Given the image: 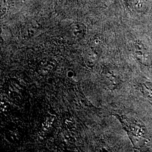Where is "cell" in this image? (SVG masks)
Returning a JSON list of instances; mask_svg holds the SVG:
<instances>
[{
	"label": "cell",
	"mask_w": 152,
	"mask_h": 152,
	"mask_svg": "<svg viewBox=\"0 0 152 152\" xmlns=\"http://www.w3.org/2000/svg\"><path fill=\"white\" fill-rule=\"evenodd\" d=\"M70 36L75 39H81L86 33V27L81 23H75L69 29Z\"/></svg>",
	"instance_id": "3957f363"
},
{
	"label": "cell",
	"mask_w": 152,
	"mask_h": 152,
	"mask_svg": "<svg viewBox=\"0 0 152 152\" xmlns=\"http://www.w3.org/2000/svg\"><path fill=\"white\" fill-rule=\"evenodd\" d=\"M142 90L147 96L148 99L152 104V83L150 82H146L142 84Z\"/></svg>",
	"instance_id": "277c9868"
},
{
	"label": "cell",
	"mask_w": 152,
	"mask_h": 152,
	"mask_svg": "<svg viewBox=\"0 0 152 152\" xmlns=\"http://www.w3.org/2000/svg\"><path fill=\"white\" fill-rule=\"evenodd\" d=\"M9 3L7 0H1V16L5 14L8 10Z\"/></svg>",
	"instance_id": "5b68a950"
},
{
	"label": "cell",
	"mask_w": 152,
	"mask_h": 152,
	"mask_svg": "<svg viewBox=\"0 0 152 152\" xmlns=\"http://www.w3.org/2000/svg\"><path fill=\"white\" fill-rule=\"evenodd\" d=\"M119 120L135 147H140L147 140V130L139 120L125 115H115Z\"/></svg>",
	"instance_id": "6da1fadb"
},
{
	"label": "cell",
	"mask_w": 152,
	"mask_h": 152,
	"mask_svg": "<svg viewBox=\"0 0 152 152\" xmlns=\"http://www.w3.org/2000/svg\"><path fill=\"white\" fill-rule=\"evenodd\" d=\"M103 79L107 87L113 90L120 85V75L114 67L107 66L103 72Z\"/></svg>",
	"instance_id": "7a4b0ae2"
}]
</instances>
